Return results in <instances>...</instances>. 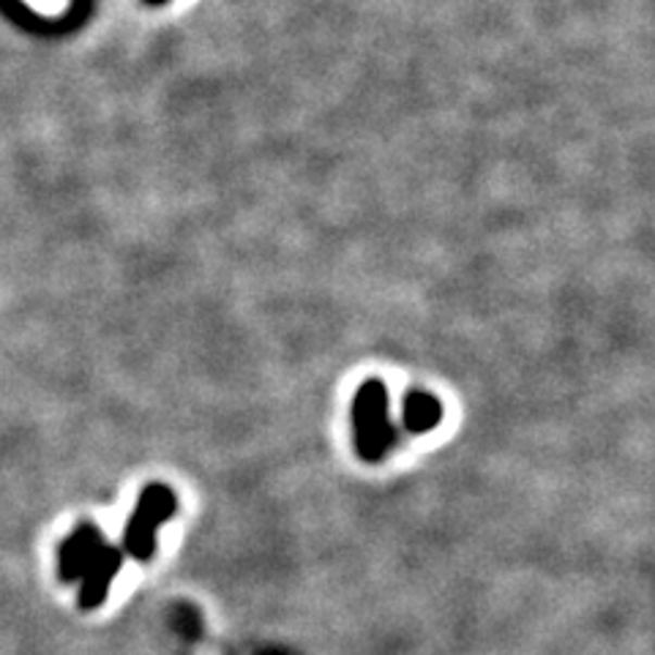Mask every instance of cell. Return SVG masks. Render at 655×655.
I'll use <instances>...</instances> for the list:
<instances>
[{"label":"cell","instance_id":"3957f363","mask_svg":"<svg viewBox=\"0 0 655 655\" xmlns=\"http://www.w3.org/2000/svg\"><path fill=\"white\" fill-rule=\"evenodd\" d=\"M382 388L369 386L364 388V396L358 402V426H361V443H371L369 456H375L382 449L380 429H382Z\"/></svg>","mask_w":655,"mask_h":655},{"label":"cell","instance_id":"277c9868","mask_svg":"<svg viewBox=\"0 0 655 655\" xmlns=\"http://www.w3.org/2000/svg\"><path fill=\"white\" fill-rule=\"evenodd\" d=\"M159 492V489H156ZM156 492H148L146 500H142L140 511H137V516L131 519L129 525V550L135 552V555L146 557L148 552H151V538H153V521L159 519V514H167L169 508H156Z\"/></svg>","mask_w":655,"mask_h":655},{"label":"cell","instance_id":"6da1fadb","mask_svg":"<svg viewBox=\"0 0 655 655\" xmlns=\"http://www.w3.org/2000/svg\"><path fill=\"white\" fill-rule=\"evenodd\" d=\"M104 550L101 536L90 525L79 527L68 541H63L61 546V577L63 579H79L85 568L96 560V555Z\"/></svg>","mask_w":655,"mask_h":655},{"label":"cell","instance_id":"7a4b0ae2","mask_svg":"<svg viewBox=\"0 0 655 655\" xmlns=\"http://www.w3.org/2000/svg\"><path fill=\"white\" fill-rule=\"evenodd\" d=\"M115 571H118V555L110 550H101L96 560L83 571V595H79L83 606H96L104 599Z\"/></svg>","mask_w":655,"mask_h":655},{"label":"cell","instance_id":"5b68a950","mask_svg":"<svg viewBox=\"0 0 655 655\" xmlns=\"http://www.w3.org/2000/svg\"><path fill=\"white\" fill-rule=\"evenodd\" d=\"M437 418H440V407H437L434 399L424 396V393H415V396L410 399L407 420L413 429H426V426L434 424Z\"/></svg>","mask_w":655,"mask_h":655}]
</instances>
